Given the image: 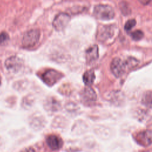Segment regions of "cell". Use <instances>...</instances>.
<instances>
[{
	"mask_svg": "<svg viewBox=\"0 0 152 152\" xmlns=\"http://www.w3.org/2000/svg\"><path fill=\"white\" fill-rule=\"evenodd\" d=\"M93 14L97 18L104 20L112 19L115 16L113 8L108 5L100 4L96 5L94 8Z\"/></svg>",
	"mask_w": 152,
	"mask_h": 152,
	"instance_id": "obj_1",
	"label": "cell"
},
{
	"mask_svg": "<svg viewBox=\"0 0 152 152\" xmlns=\"http://www.w3.org/2000/svg\"><path fill=\"white\" fill-rule=\"evenodd\" d=\"M40 31L37 29H32L27 31L23 36L22 45L24 48H31L39 40Z\"/></svg>",
	"mask_w": 152,
	"mask_h": 152,
	"instance_id": "obj_2",
	"label": "cell"
},
{
	"mask_svg": "<svg viewBox=\"0 0 152 152\" xmlns=\"http://www.w3.org/2000/svg\"><path fill=\"white\" fill-rule=\"evenodd\" d=\"M62 77L63 75L61 72L54 69H49L42 74V78L47 85L52 86Z\"/></svg>",
	"mask_w": 152,
	"mask_h": 152,
	"instance_id": "obj_3",
	"label": "cell"
},
{
	"mask_svg": "<svg viewBox=\"0 0 152 152\" xmlns=\"http://www.w3.org/2000/svg\"><path fill=\"white\" fill-rule=\"evenodd\" d=\"M110 70L116 77H120L126 70L124 61L119 58H115L110 64Z\"/></svg>",
	"mask_w": 152,
	"mask_h": 152,
	"instance_id": "obj_4",
	"label": "cell"
},
{
	"mask_svg": "<svg viewBox=\"0 0 152 152\" xmlns=\"http://www.w3.org/2000/svg\"><path fill=\"white\" fill-rule=\"evenodd\" d=\"M70 21V17L68 14L60 13L58 14L53 20V26L55 30L61 31L64 29Z\"/></svg>",
	"mask_w": 152,
	"mask_h": 152,
	"instance_id": "obj_5",
	"label": "cell"
},
{
	"mask_svg": "<svg viewBox=\"0 0 152 152\" xmlns=\"http://www.w3.org/2000/svg\"><path fill=\"white\" fill-rule=\"evenodd\" d=\"M135 140L140 145L147 147L152 144V131L145 130L138 132L135 137Z\"/></svg>",
	"mask_w": 152,
	"mask_h": 152,
	"instance_id": "obj_6",
	"label": "cell"
},
{
	"mask_svg": "<svg viewBox=\"0 0 152 152\" xmlns=\"http://www.w3.org/2000/svg\"><path fill=\"white\" fill-rule=\"evenodd\" d=\"M23 62L18 56H12L6 59L5 65L7 69L11 72L18 71L22 66Z\"/></svg>",
	"mask_w": 152,
	"mask_h": 152,
	"instance_id": "obj_7",
	"label": "cell"
},
{
	"mask_svg": "<svg viewBox=\"0 0 152 152\" xmlns=\"http://www.w3.org/2000/svg\"><path fill=\"white\" fill-rule=\"evenodd\" d=\"M81 100L85 103H91L96 100V94L94 90L90 86L84 88L81 94Z\"/></svg>",
	"mask_w": 152,
	"mask_h": 152,
	"instance_id": "obj_8",
	"label": "cell"
},
{
	"mask_svg": "<svg viewBox=\"0 0 152 152\" xmlns=\"http://www.w3.org/2000/svg\"><path fill=\"white\" fill-rule=\"evenodd\" d=\"M46 143L49 148L53 150H58L60 149L63 144L61 138L55 135L48 136L46 138Z\"/></svg>",
	"mask_w": 152,
	"mask_h": 152,
	"instance_id": "obj_9",
	"label": "cell"
},
{
	"mask_svg": "<svg viewBox=\"0 0 152 152\" xmlns=\"http://www.w3.org/2000/svg\"><path fill=\"white\" fill-rule=\"evenodd\" d=\"M113 26H105L102 27L98 33V39L100 40L104 41L111 37L114 33Z\"/></svg>",
	"mask_w": 152,
	"mask_h": 152,
	"instance_id": "obj_10",
	"label": "cell"
},
{
	"mask_svg": "<svg viewBox=\"0 0 152 152\" xmlns=\"http://www.w3.org/2000/svg\"><path fill=\"white\" fill-rule=\"evenodd\" d=\"M86 60L87 62L90 63L95 61L99 57V48L96 45L90 46L86 52Z\"/></svg>",
	"mask_w": 152,
	"mask_h": 152,
	"instance_id": "obj_11",
	"label": "cell"
},
{
	"mask_svg": "<svg viewBox=\"0 0 152 152\" xmlns=\"http://www.w3.org/2000/svg\"><path fill=\"white\" fill-rule=\"evenodd\" d=\"M95 78L96 77H95L94 72L92 69L88 70L85 72L83 76V81L84 84L87 86H90L93 83L95 80Z\"/></svg>",
	"mask_w": 152,
	"mask_h": 152,
	"instance_id": "obj_12",
	"label": "cell"
},
{
	"mask_svg": "<svg viewBox=\"0 0 152 152\" xmlns=\"http://www.w3.org/2000/svg\"><path fill=\"white\" fill-rule=\"evenodd\" d=\"M141 102L144 105L148 107H152V91H146L142 95Z\"/></svg>",
	"mask_w": 152,
	"mask_h": 152,
	"instance_id": "obj_13",
	"label": "cell"
},
{
	"mask_svg": "<svg viewBox=\"0 0 152 152\" xmlns=\"http://www.w3.org/2000/svg\"><path fill=\"white\" fill-rule=\"evenodd\" d=\"M125 65L126 69H131L133 68L134 67L136 66L138 64V61L132 57H129L125 61Z\"/></svg>",
	"mask_w": 152,
	"mask_h": 152,
	"instance_id": "obj_14",
	"label": "cell"
},
{
	"mask_svg": "<svg viewBox=\"0 0 152 152\" xmlns=\"http://www.w3.org/2000/svg\"><path fill=\"white\" fill-rule=\"evenodd\" d=\"M131 36L134 40H139L141 39L144 36V33L141 30H136L131 33Z\"/></svg>",
	"mask_w": 152,
	"mask_h": 152,
	"instance_id": "obj_15",
	"label": "cell"
},
{
	"mask_svg": "<svg viewBox=\"0 0 152 152\" xmlns=\"http://www.w3.org/2000/svg\"><path fill=\"white\" fill-rule=\"evenodd\" d=\"M10 39L8 33L3 31L0 33V45H4L7 44Z\"/></svg>",
	"mask_w": 152,
	"mask_h": 152,
	"instance_id": "obj_16",
	"label": "cell"
},
{
	"mask_svg": "<svg viewBox=\"0 0 152 152\" xmlns=\"http://www.w3.org/2000/svg\"><path fill=\"white\" fill-rule=\"evenodd\" d=\"M136 24V20L135 19H130L128 20L124 26V28L126 31L130 30L132 27H134Z\"/></svg>",
	"mask_w": 152,
	"mask_h": 152,
	"instance_id": "obj_17",
	"label": "cell"
},
{
	"mask_svg": "<svg viewBox=\"0 0 152 152\" xmlns=\"http://www.w3.org/2000/svg\"><path fill=\"white\" fill-rule=\"evenodd\" d=\"M120 7L121 9V11L122 12V13L124 15H127L128 14H129L131 10L128 7V4H125V2H122L120 4Z\"/></svg>",
	"mask_w": 152,
	"mask_h": 152,
	"instance_id": "obj_18",
	"label": "cell"
},
{
	"mask_svg": "<svg viewBox=\"0 0 152 152\" xmlns=\"http://www.w3.org/2000/svg\"><path fill=\"white\" fill-rule=\"evenodd\" d=\"M21 152H35L34 150L32 148H26L25 150H24L23 151Z\"/></svg>",
	"mask_w": 152,
	"mask_h": 152,
	"instance_id": "obj_19",
	"label": "cell"
},
{
	"mask_svg": "<svg viewBox=\"0 0 152 152\" xmlns=\"http://www.w3.org/2000/svg\"><path fill=\"white\" fill-rule=\"evenodd\" d=\"M1 77H0V84H1Z\"/></svg>",
	"mask_w": 152,
	"mask_h": 152,
	"instance_id": "obj_20",
	"label": "cell"
},
{
	"mask_svg": "<svg viewBox=\"0 0 152 152\" xmlns=\"http://www.w3.org/2000/svg\"><path fill=\"white\" fill-rule=\"evenodd\" d=\"M145 152H148V151H145Z\"/></svg>",
	"mask_w": 152,
	"mask_h": 152,
	"instance_id": "obj_21",
	"label": "cell"
}]
</instances>
